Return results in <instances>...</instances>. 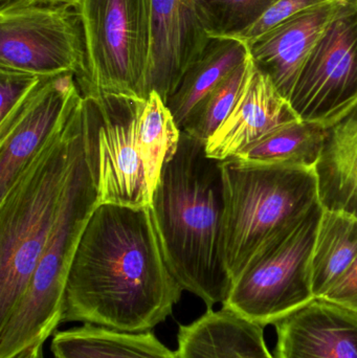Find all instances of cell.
I'll return each instance as SVG.
<instances>
[{"label":"cell","mask_w":357,"mask_h":358,"mask_svg":"<svg viewBox=\"0 0 357 358\" xmlns=\"http://www.w3.org/2000/svg\"><path fill=\"white\" fill-rule=\"evenodd\" d=\"M321 298L357 311V256L348 271Z\"/></svg>","instance_id":"4316f807"},{"label":"cell","mask_w":357,"mask_h":358,"mask_svg":"<svg viewBox=\"0 0 357 358\" xmlns=\"http://www.w3.org/2000/svg\"><path fill=\"white\" fill-rule=\"evenodd\" d=\"M82 132L83 98L78 87L50 136L0 197V321L31 281Z\"/></svg>","instance_id":"3957f363"},{"label":"cell","mask_w":357,"mask_h":358,"mask_svg":"<svg viewBox=\"0 0 357 358\" xmlns=\"http://www.w3.org/2000/svg\"><path fill=\"white\" fill-rule=\"evenodd\" d=\"M314 174L322 208L357 218V105L327 126Z\"/></svg>","instance_id":"e0dca14e"},{"label":"cell","mask_w":357,"mask_h":358,"mask_svg":"<svg viewBox=\"0 0 357 358\" xmlns=\"http://www.w3.org/2000/svg\"><path fill=\"white\" fill-rule=\"evenodd\" d=\"M278 0H194L210 39H240Z\"/></svg>","instance_id":"603a6c76"},{"label":"cell","mask_w":357,"mask_h":358,"mask_svg":"<svg viewBox=\"0 0 357 358\" xmlns=\"http://www.w3.org/2000/svg\"><path fill=\"white\" fill-rule=\"evenodd\" d=\"M298 120L289 100L254 66L234 108L205 142V155L218 162L233 159L272 130Z\"/></svg>","instance_id":"9a60e30c"},{"label":"cell","mask_w":357,"mask_h":358,"mask_svg":"<svg viewBox=\"0 0 357 358\" xmlns=\"http://www.w3.org/2000/svg\"><path fill=\"white\" fill-rule=\"evenodd\" d=\"M224 262L235 283L270 244L295 229L318 203L314 169L220 162ZM233 287V286H232Z\"/></svg>","instance_id":"277c9868"},{"label":"cell","mask_w":357,"mask_h":358,"mask_svg":"<svg viewBox=\"0 0 357 358\" xmlns=\"http://www.w3.org/2000/svg\"><path fill=\"white\" fill-rule=\"evenodd\" d=\"M249 59V46L245 42L228 38L210 39L166 103L182 131L195 107Z\"/></svg>","instance_id":"ac0fdd59"},{"label":"cell","mask_w":357,"mask_h":358,"mask_svg":"<svg viewBox=\"0 0 357 358\" xmlns=\"http://www.w3.org/2000/svg\"><path fill=\"white\" fill-rule=\"evenodd\" d=\"M345 0H330L305 10L249 43L254 66L289 100L298 76Z\"/></svg>","instance_id":"5bb4252c"},{"label":"cell","mask_w":357,"mask_h":358,"mask_svg":"<svg viewBox=\"0 0 357 358\" xmlns=\"http://www.w3.org/2000/svg\"><path fill=\"white\" fill-rule=\"evenodd\" d=\"M322 213L318 202L295 229L258 254L222 308L265 327L314 300L312 257Z\"/></svg>","instance_id":"52a82bcc"},{"label":"cell","mask_w":357,"mask_h":358,"mask_svg":"<svg viewBox=\"0 0 357 358\" xmlns=\"http://www.w3.org/2000/svg\"><path fill=\"white\" fill-rule=\"evenodd\" d=\"M209 41L197 17L194 0H152L146 98L156 92L167 103Z\"/></svg>","instance_id":"8fae6325"},{"label":"cell","mask_w":357,"mask_h":358,"mask_svg":"<svg viewBox=\"0 0 357 358\" xmlns=\"http://www.w3.org/2000/svg\"><path fill=\"white\" fill-rule=\"evenodd\" d=\"M152 0H78L85 69L75 80L83 98L123 94L146 99Z\"/></svg>","instance_id":"8992f818"},{"label":"cell","mask_w":357,"mask_h":358,"mask_svg":"<svg viewBox=\"0 0 357 358\" xmlns=\"http://www.w3.org/2000/svg\"><path fill=\"white\" fill-rule=\"evenodd\" d=\"M274 358H357V311L314 298L274 324Z\"/></svg>","instance_id":"4fadbf2b"},{"label":"cell","mask_w":357,"mask_h":358,"mask_svg":"<svg viewBox=\"0 0 357 358\" xmlns=\"http://www.w3.org/2000/svg\"><path fill=\"white\" fill-rule=\"evenodd\" d=\"M0 69L79 79L85 41L77 6L15 0L0 8Z\"/></svg>","instance_id":"9c48e42d"},{"label":"cell","mask_w":357,"mask_h":358,"mask_svg":"<svg viewBox=\"0 0 357 358\" xmlns=\"http://www.w3.org/2000/svg\"><path fill=\"white\" fill-rule=\"evenodd\" d=\"M264 326L221 308L178 330V358H257L270 352Z\"/></svg>","instance_id":"2e32d148"},{"label":"cell","mask_w":357,"mask_h":358,"mask_svg":"<svg viewBox=\"0 0 357 358\" xmlns=\"http://www.w3.org/2000/svg\"><path fill=\"white\" fill-rule=\"evenodd\" d=\"M43 342L36 343L8 358H44Z\"/></svg>","instance_id":"83f0119b"},{"label":"cell","mask_w":357,"mask_h":358,"mask_svg":"<svg viewBox=\"0 0 357 358\" xmlns=\"http://www.w3.org/2000/svg\"><path fill=\"white\" fill-rule=\"evenodd\" d=\"M328 1L330 0H278L239 40L249 45L254 40L282 24L285 21Z\"/></svg>","instance_id":"484cf974"},{"label":"cell","mask_w":357,"mask_h":358,"mask_svg":"<svg viewBox=\"0 0 357 358\" xmlns=\"http://www.w3.org/2000/svg\"><path fill=\"white\" fill-rule=\"evenodd\" d=\"M52 351L62 358H178L150 331L129 334L89 324L56 332Z\"/></svg>","instance_id":"d6986e66"},{"label":"cell","mask_w":357,"mask_h":358,"mask_svg":"<svg viewBox=\"0 0 357 358\" xmlns=\"http://www.w3.org/2000/svg\"><path fill=\"white\" fill-rule=\"evenodd\" d=\"M54 358H62V357H54Z\"/></svg>","instance_id":"1f68e13d"},{"label":"cell","mask_w":357,"mask_h":358,"mask_svg":"<svg viewBox=\"0 0 357 358\" xmlns=\"http://www.w3.org/2000/svg\"><path fill=\"white\" fill-rule=\"evenodd\" d=\"M253 67L249 57L195 107L182 131L207 142L234 108Z\"/></svg>","instance_id":"cb8c5ba5"},{"label":"cell","mask_w":357,"mask_h":358,"mask_svg":"<svg viewBox=\"0 0 357 358\" xmlns=\"http://www.w3.org/2000/svg\"><path fill=\"white\" fill-rule=\"evenodd\" d=\"M98 206L96 176L83 132L73 151L58 213L31 281L0 321V357L45 341L61 324L67 273L80 237Z\"/></svg>","instance_id":"5b68a950"},{"label":"cell","mask_w":357,"mask_h":358,"mask_svg":"<svg viewBox=\"0 0 357 358\" xmlns=\"http://www.w3.org/2000/svg\"><path fill=\"white\" fill-rule=\"evenodd\" d=\"M13 1H15V0H0V8L8 6V4L12 3Z\"/></svg>","instance_id":"f546056e"},{"label":"cell","mask_w":357,"mask_h":358,"mask_svg":"<svg viewBox=\"0 0 357 358\" xmlns=\"http://www.w3.org/2000/svg\"><path fill=\"white\" fill-rule=\"evenodd\" d=\"M151 212L166 262L182 289L207 309L224 305L233 286L222 242L224 183L220 162L207 157L205 142L182 131Z\"/></svg>","instance_id":"7a4b0ae2"},{"label":"cell","mask_w":357,"mask_h":358,"mask_svg":"<svg viewBox=\"0 0 357 358\" xmlns=\"http://www.w3.org/2000/svg\"><path fill=\"white\" fill-rule=\"evenodd\" d=\"M77 88L73 73L43 78L18 113L0 125V197L50 136Z\"/></svg>","instance_id":"7c38bea8"},{"label":"cell","mask_w":357,"mask_h":358,"mask_svg":"<svg viewBox=\"0 0 357 358\" xmlns=\"http://www.w3.org/2000/svg\"><path fill=\"white\" fill-rule=\"evenodd\" d=\"M144 101L140 96L110 94L83 98L84 142L96 176L98 206H152L136 138Z\"/></svg>","instance_id":"ba28073f"},{"label":"cell","mask_w":357,"mask_h":358,"mask_svg":"<svg viewBox=\"0 0 357 358\" xmlns=\"http://www.w3.org/2000/svg\"><path fill=\"white\" fill-rule=\"evenodd\" d=\"M257 358H274V357H272L270 352H266L264 353V355H260V357H258Z\"/></svg>","instance_id":"4dcf8cb0"},{"label":"cell","mask_w":357,"mask_h":358,"mask_svg":"<svg viewBox=\"0 0 357 358\" xmlns=\"http://www.w3.org/2000/svg\"><path fill=\"white\" fill-rule=\"evenodd\" d=\"M289 102L301 121L325 127L357 105V0H345L304 63Z\"/></svg>","instance_id":"30bf717a"},{"label":"cell","mask_w":357,"mask_h":358,"mask_svg":"<svg viewBox=\"0 0 357 358\" xmlns=\"http://www.w3.org/2000/svg\"><path fill=\"white\" fill-rule=\"evenodd\" d=\"M45 77L0 69V125L10 121Z\"/></svg>","instance_id":"d4e9b609"},{"label":"cell","mask_w":357,"mask_h":358,"mask_svg":"<svg viewBox=\"0 0 357 358\" xmlns=\"http://www.w3.org/2000/svg\"><path fill=\"white\" fill-rule=\"evenodd\" d=\"M31 1L40 2V3H67L73 4V6H75V4H77L78 0H31Z\"/></svg>","instance_id":"f1b7e54d"},{"label":"cell","mask_w":357,"mask_h":358,"mask_svg":"<svg viewBox=\"0 0 357 358\" xmlns=\"http://www.w3.org/2000/svg\"><path fill=\"white\" fill-rule=\"evenodd\" d=\"M325 136V126L298 120L272 130L233 159L256 165L314 169Z\"/></svg>","instance_id":"ffe728a7"},{"label":"cell","mask_w":357,"mask_h":358,"mask_svg":"<svg viewBox=\"0 0 357 358\" xmlns=\"http://www.w3.org/2000/svg\"><path fill=\"white\" fill-rule=\"evenodd\" d=\"M357 256V218L323 208L312 257V290L324 296Z\"/></svg>","instance_id":"44dd1931"},{"label":"cell","mask_w":357,"mask_h":358,"mask_svg":"<svg viewBox=\"0 0 357 358\" xmlns=\"http://www.w3.org/2000/svg\"><path fill=\"white\" fill-rule=\"evenodd\" d=\"M180 136L182 130L171 111L156 92H151L140 109L136 138L152 196L163 166L177 151Z\"/></svg>","instance_id":"7402d4cb"},{"label":"cell","mask_w":357,"mask_h":358,"mask_svg":"<svg viewBox=\"0 0 357 358\" xmlns=\"http://www.w3.org/2000/svg\"><path fill=\"white\" fill-rule=\"evenodd\" d=\"M182 292L166 262L151 208L99 204L69 266L61 324L149 332L171 315Z\"/></svg>","instance_id":"6da1fadb"}]
</instances>
